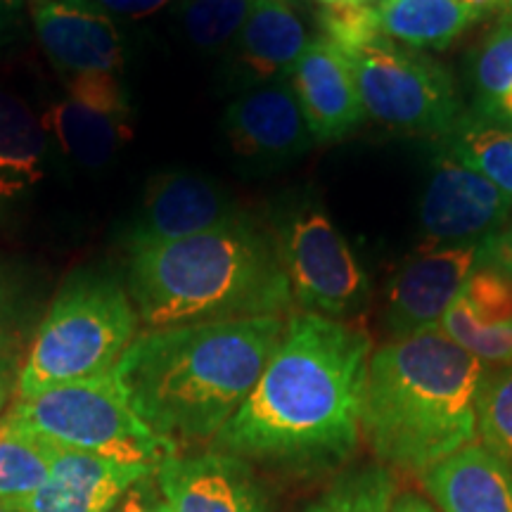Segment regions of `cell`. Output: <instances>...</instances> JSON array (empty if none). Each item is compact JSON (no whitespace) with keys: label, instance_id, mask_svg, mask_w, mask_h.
Returning a JSON list of instances; mask_svg holds the SVG:
<instances>
[{"label":"cell","instance_id":"obj_7","mask_svg":"<svg viewBox=\"0 0 512 512\" xmlns=\"http://www.w3.org/2000/svg\"><path fill=\"white\" fill-rule=\"evenodd\" d=\"M347 57L368 117L418 136H446L460 124V100L451 74L418 50L399 48L380 34Z\"/></svg>","mask_w":512,"mask_h":512},{"label":"cell","instance_id":"obj_39","mask_svg":"<svg viewBox=\"0 0 512 512\" xmlns=\"http://www.w3.org/2000/svg\"><path fill=\"white\" fill-rule=\"evenodd\" d=\"M0 512H15V510H12L8 503H3V501H0Z\"/></svg>","mask_w":512,"mask_h":512},{"label":"cell","instance_id":"obj_42","mask_svg":"<svg viewBox=\"0 0 512 512\" xmlns=\"http://www.w3.org/2000/svg\"><path fill=\"white\" fill-rule=\"evenodd\" d=\"M320 3H325V5H335V3H347V0H320Z\"/></svg>","mask_w":512,"mask_h":512},{"label":"cell","instance_id":"obj_27","mask_svg":"<svg viewBox=\"0 0 512 512\" xmlns=\"http://www.w3.org/2000/svg\"><path fill=\"white\" fill-rule=\"evenodd\" d=\"M256 0H185L181 17L192 46L219 50L235 41Z\"/></svg>","mask_w":512,"mask_h":512},{"label":"cell","instance_id":"obj_1","mask_svg":"<svg viewBox=\"0 0 512 512\" xmlns=\"http://www.w3.org/2000/svg\"><path fill=\"white\" fill-rule=\"evenodd\" d=\"M373 339L356 320L292 313L283 342L211 448L294 472L335 470L361 444Z\"/></svg>","mask_w":512,"mask_h":512},{"label":"cell","instance_id":"obj_28","mask_svg":"<svg viewBox=\"0 0 512 512\" xmlns=\"http://www.w3.org/2000/svg\"><path fill=\"white\" fill-rule=\"evenodd\" d=\"M477 441L512 465V366L486 368L479 394Z\"/></svg>","mask_w":512,"mask_h":512},{"label":"cell","instance_id":"obj_36","mask_svg":"<svg viewBox=\"0 0 512 512\" xmlns=\"http://www.w3.org/2000/svg\"><path fill=\"white\" fill-rule=\"evenodd\" d=\"M15 34H17L15 17H12L10 10L0 8V50H5L12 41H15Z\"/></svg>","mask_w":512,"mask_h":512},{"label":"cell","instance_id":"obj_40","mask_svg":"<svg viewBox=\"0 0 512 512\" xmlns=\"http://www.w3.org/2000/svg\"><path fill=\"white\" fill-rule=\"evenodd\" d=\"M3 401H5V384L0 382V406H3Z\"/></svg>","mask_w":512,"mask_h":512},{"label":"cell","instance_id":"obj_15","mask_svg":"<svg viewBox=\"0 0 512 512\" xmlns=\"http://www.w3.org/2000/svg\"><path fill=\"white\" fill-rule=\"evenodd\" d=\"M223 128L233 152L252 162H287L313 143L292 83L280 79L230 102Z\"/></svg>","mask_w":512,"mask_h":512},{"label":"cell","instance_id":"obj_34","mask_svg":"<svg viewBox=\"0 0 512 512\" xmlns=\"http://www.w3.org/2000/svg\"><path fill=\"white\" fill-rule=\"evenodd\" d=\"M392 512H439L434 505L418 494H399L392 505Z\"/></svg>","mask_w":512,"mask_h":512},{"label":"cell","instance_id":"obj_2","mask_svg":"<svg viewBox=\"0 0 512 512\" xmlns=\"http://www.w3.org/2000/svg\"><path fill=\"white\" fill-rule=\"evenodd\" d=\"M283 316L138 332L114 368L138 418L178 453L211 444L283 342Z\"/></svg>","mask_w":512,"mask_h":512},{"label":"cell","instance_id":"obj_11","mask_svg":"<svg viewBox=\"0 0 512 512\" xmlns=\"http://www.w3.org/2000/svg\"><path fill=\"white\" fill-rule=\"evenodd\" d=\"M155 477L169 512H271L254 465L219 448L174 453Z\"/></svg>","mask_w":512,"mask_h":512},{"label":"cell","instance_id":"obj_32","mask_svg":"<svg viewBox=\"0 0 512 512\" xmlns=\"http://www.w3.org/2000/svg\"><path fill=\"white\" fill-rule=\"evenodd\" d=\"M477 261H489L512 275V230L505 226L496 235L486 238L477 247Z\"/></svg>","mask_w":512,"mask_h":512},{"label":"cell","instance_id":"obj_30","mask_svg":"<svg viewBox=\"0 0 512 512\" xmlns=\"http://www.w3.org/2000/svg\"><path fill=\"white\" fill-rule=\"evenodd\" d=\"M320 29L337 50H347L373 41L382 34L377 5L335 3L320 10Z\"/></svg>","mask_w":512,"mask_h":512},{"label":"cell","instance_id":"obj_5","mask_svg":"<svg viewBox=\"0 0 512 512\" xmlns=\"http://www.w3.org/2000/svg\"><path fill=\"white\" fill-rule=\"evenodd\" d=\"M138 325L124 287L91 275L72 280L38 325L19 373V396L114 373Z\"/></svg>","mask_w":512,"mask_h":512},{"label":"cell","instance_id":"obj_6","mask_svg":"<svg viewBox=\"0 0 512 512\" xmlns=\"http://www.w3.org/2000/svg\"><path fill=\"white\" fill-rule=\"evenodd\" d=\"M3 420L57 446L155 472L178 453L138 418L114 373L19 396Z\"/></svg>","mask_w":512,"mask_h":512},{"label":"cell","instance_id":"obj_26","mask_svg":"<svg viewBox=\"0 0 512 512\" xmlns=\"http://www.w3.org/2000/svg\"><path fill=\"white\" fill-rule=\"evenodd\" d=\"M439 330L484 366H512V325H482L460 297L446 309Z\"/></svg>","mask_w":512,"mask_h":512},{"label":"cell","instance_id":"obj_10","mask_svg":"<svg viewBox=\"0 0 512 512\" xmlns=\"http://www.w3.org/2000/svg\"><path fill=\"white\" fill-rule=\"evenodd\" d=\"M41 121L57 150L86 169L105 166L133 138L131 105L110 72L67 76V93Z\"/></svg>","mask_w":512,"mask_h":512},{"label":"cell","instance_id":"obj_24","mask_svg":"<svg viewBox=\"0 0 512 512\" xmlns=\"http://www.w3.org/2000/svg\"><path fill=\"white\" fill-rule=\"evenodd\" d=\"M479 112L486 119L512 126V17L498 27L475 57Z\"/></svg>","mask_w":512,"mask_h":512},{"label":"cell","instance_id":"obj_14","mask_svg":"<svg viewBox=\"0 0 512 512\" xmlns=\"http://www.w3.org/2000/svg\"><path fill=\"white\" fill-rule=\"evenodd\" d=\"M150 475L152 467L124 465L50 441L48 482L34 494L3 503L15 512H107Z\"/></svg>","mask_w":512,"mask_h":512},{"label":"cell","instance_id":"obj_9","mask_svg":"<svg viewBox=\"0 0 512 512\" xmlns=\"http://www.w3.org/2000/svg\"><path fill=\"white\" fill-rule=\"evenodd\" d=\"M512 197L458 157L441 155L420 200L418 252L482 245L510 219Z\"/></svg>","mask_w":512,"mask_h":512},{"label":"cell","instance_id":"obj_3","mask_svg":"<svg viewBox=\"0 0 512 512\" xmlns=\"http://www.w3.org/2000/svg\"><path fill=\"white\" fill-rule=\"evenodd\" d=\"M486 366L444 332L389 339L368 363L361 441L392 472L422 477L477 441Z\"/></svg>","mask_w":512,"mask_h":512},{"label":"cell","instance_id":"obj_19","mask_svg":"<svg viewBox=\"0 0 512 512\" xmlns=\"http://www.w3.org/2000/svg\"><path fill=\"white\" fill-rule=\"evenodd\" d=\"M309 46V34L292 0H256L235 36V55L247 79L275 81L290 74Z\"/></svg>","mask_w":512,"mask_h":512},{"label":"cell","instance_id":"obj_31","mask_svg":"<svg viewBox=\"0 0 512 512\" xmlns=\"http://www.w3.org/2000/svg\"><path fill=\"white\" fill-rule=\"evenodd\" d=\"M95 10L105 12L107 17H147L162 10L171 0H86Z\"/></svg>","mask_w":512,"mask_h":512},{"label":"cell","instance_id":"obj_17","mask_svg":"<svg viewBox=\"0 0 512 512\" xmlns=\"http://www.w3.org/2000/svg\"><path fill=\"white\" fill-rule=\"evenodd\" d=\"M290 83L316 143L347 138L368 117L347 57L325 36L311 38L292 67Z\"/></svg>","mask_w":512,"mask_h":512},{"label":"cell","instance_id":"obj_20","mask_svg":"<svg viewBox=\"0 0 512 512\" xmlns=\"http://www.w3.org/2000/svg\"><path fill=\"white\" fill-rule=\"evenodd\" d=\"M50 138L29 102L0 88V204L43 181Z\"/></svg>","mask_w":512,"mask_h":512},{"label":"cell","instance_id":"obj_41","mask_svg":"<svg viewBox=\"0 0 512 512\" xmlns=\"http://www.w3.org/2000/svg\"><path fill=\"white\" fill-rule=\"evenodd\" d=\"M503 8L510 12V17H512V0H503Z\"/></svg>","mask_w":512,"mask_h":512},{"label":"cell","instance_id":"obj_38","mask_svg":"<svg viewBox=\"0 0 512 512\" xmlns=\"http://www.w3.org/2000/svg\"><path fill=\"white\" fill-rule=\"evenodd\" d=\"M19 3H22V0H0V8L15 12L19 8Z\"/></svg>","mask_w":512,"mask_h":512},{"label":"cell","instance_id":"obj_37","mask_svg":"<svg viewBox=\"0 0 512 512\" xmlns=\"http://www.w3.org/2000/svg\"><path fill=\"white\" fill-rule=\"evenodd\" d=\"M10 344H12V339H10L8 318H5L3 306H0V373H3L10 363Z\"/></svg>","mask_w":512,"mask_h":512},{"label":"cell","instance_id":"obj_21","mask_svg":"<svg viewBox=\"0 0 512 512\" xmlns=\"http://www.w3.org/2000/svg\"><path fill=\"white\" fill-rule=\"evenodd\" d=\"M382 34L406 48H446L477 22L460 0H380Z\"/></svg>","mask_w":512,"mask_h":512},{"label":"cell","instance_id":"obj_29","mask_svg":"<svg viewBox=\"0 0 512 512\" xmlns=\"http://www.w3.org/2000/svg\"><path fill=\"white\" fill-rule=\"evenodd\" d=\"M482 325H512V275L489 261H477L460 292Z\"/></svg>","mask_w":512,"mask_h":512},{"label":"cell","instance_id":"obj_22","mask_svg":"<svg viewBox=\"0 0 512 512\" xmlns=\"http://www.w3.org/2000/svg\"><path fill=\"white\" fill-rule=\"evenodd\" d=\"M396 496L394 472L370 460L337 472L306 512H392Z\"/></svg>","mask_w":512,"mask_h":512},{"label":"cell","instance_id":"obj_43","mask_svg":"<svg viewBox=\"0 0 512 512\" xmlns=\"http://www.w3.org/2000/svg\"><path fill=\"white\" fill-rule=\"evenodd\" d=\"M347 3H370V0H347Z\"/></svg>","mask_w":512,"mask_h":512},{"label":"cell","instance_id":"obj_13","mask_svg":"<svg viewBox=\"0 0 512 512\" xmlns=\"http://www.w3.org/2000/svg\"><path fill=\"white\" fill-rule=\"evenodd\" d=\"M477 247H444L418 252L401 266L387 294L384 325L392 339L437 330L448 306L463 292L477 264Z\"/></svg>","mask_w":512,"mask_h":512},{"label":"cell","instance_id":"obj_33","mask_svg":"<svg viewBox=\"0 0 512 512\" xmlns=\"http://www.w3.org/2000/svg\"><path fill=\"white\" fill-rule=\"evenodd\" d=\"M147 482V479H145ZM145 482H140L133 486L128 494L121 498L117 505H112L107 512H169L166 508V503L162 501V494H159V489H155L150 494V491L145 489Z\"/></svg>","mask_w":512,"mask_h":512},{"label":"cell","instance_id":"obj_25","mask_svg":"<svg viewBox=\"0 0 512 512\" xmlns=\"http://www.w3.org/2000/svg\"><path fill=\"white\" fill-rule=\"evenodd\" d=\"M451 155L512 197V128L465 121L453 131Z\"/></svg>","mask_w":512,"mask_h":512},{"label":"cell","instance_id":"obj_35","mask_svg":"<svg viewBox=\"0 0 512 512\" xmlns=\"http://www.w3.org/2000/svg\"><path fill=\"white\" fill-rule=\"evenodd\" d=\"M460 3H463V8L475 19H482L491 15L494 10L503 8V0H460Z\"/></svg>","mask_w":512,"mask_h":512},{"label":"cell","instance_id":"obj_16","mask_svg":"<svg viewBox=\"0 0 512 512\" xmlns=\"http://www.w3.org/2000/svg\"><path fill=\"white\" fill-rule=\"evenodd\" d=\"M34 27L41 48L62 74H119L124 41L112 17L86 0H48L34 5Z\"/></svg>","mask_w":512,"mask_h":512},{"label":"cell","instance_id":"obj_23","mask_svg":"<svg viewBox=\"0 0 512 512\" xmlns=\"http://www.w3.org/2000/svg\"><path fill=\"white\" fill-rule=\"evenodd\" d=\"M50 477V441L0 420V501H17Z\"/></svg>","mask_w":512,"mask_h":512},{"label":"cell","instance_id":"obj_12","mask_svg":"<svg viewBox=\"0 0 512 512\" xmlns=\"http://www.w3.org/2000/svg\"><path fill=\"white\" fill-rule=\"evenodd\" d=\"M240 221L245 214L219 183L190 171H166L147 183L128 247L192 238Z\"/></svg>","mask_w":512,"mask_h":512},{"label":"cell","instance_id":"obj_44","mask_svg":"<svg viewBox=\"0 0 512 512\" xmlns=\"http://www.w3.org/2000/svg\"><path fill=\"white\" fill-rule=\"evenodd\" d=\"M38 3H48V0H34V5H38Z\"/></svg>","mask_w":512,"mask_h":512},{"label":"cell","instance_id":"obj_45","mask_svg":"<svg viewBox=\"0 0 512 512\" xmlns=\"http://www.w3.org/2000/svg\"><path fill=\"white\" fill-rule=\"evenodd\" d=\"M508 228H510V230H512V223H510V226H508Z\"/></svg>","mask_w":512,"mask_h":512},{"label":"cell","instance_id":"obj_18","mask_svg":"<svg viewBox=\"0 0 512 512\" xmlns=\"http://www.w3.org/2000/svg\"><path fill=\"white\" fill-rule=\"evenodd\" d=\"M439 512H512V465L479 441L420 477Z\"/></svg>","mask_w":512,"mask_h":512},{"label":"cell","instance_id":"obj_4","mask_svg":"<svg viewBox=\"0 0 512 512\" xmlns=\"http://www.w3.org/2000/svg\"><path fill=\"white\" fill-rule=\"evenodd\" d=\"M128 297L145 330L285 316L292 292L273 235L252 221L128 247Z\"/></svg>","mask_w":512,"mask_h":512},{"label":"cell","instance_id":"obj_8","mask_svg":"<svg viewBox=\"0 0 512 512\" xmlns=\"http://www.w3.org/2000/svg\"><path fill=\"white\" fill-rule=\"evenodd\" d=\"M273 240L290 283L292 304L335 320H349L366 309L368 275L328 211L294 209L278 223Z\"/></svg>","mask_w":512,"mask_h":512}]
</instances>
